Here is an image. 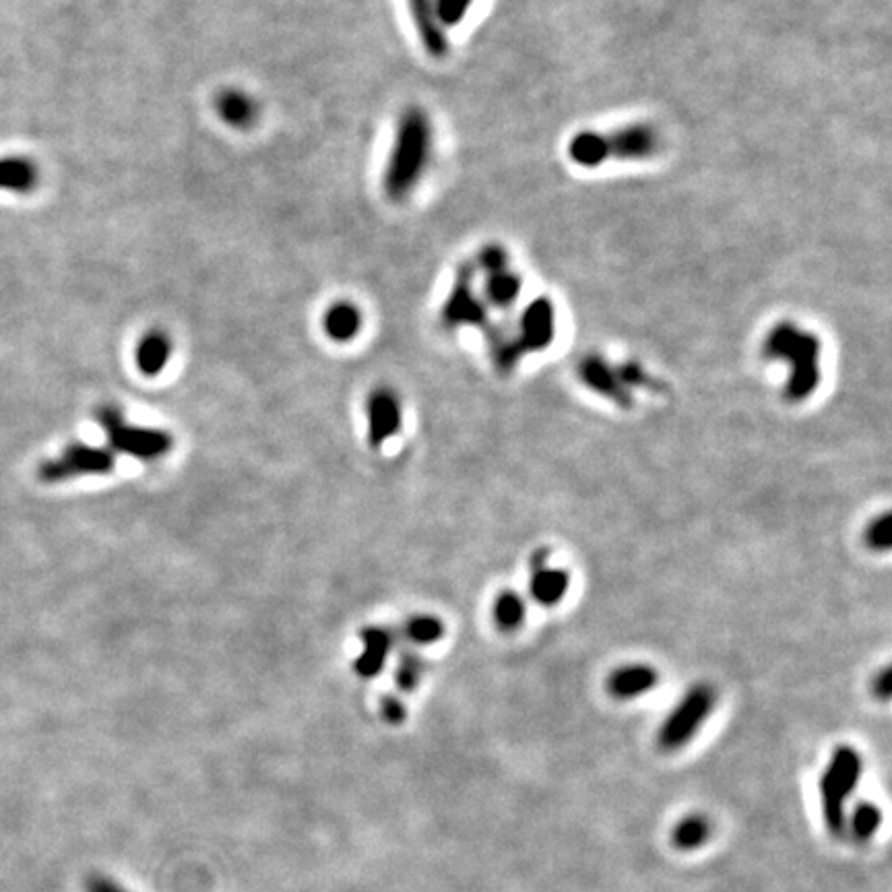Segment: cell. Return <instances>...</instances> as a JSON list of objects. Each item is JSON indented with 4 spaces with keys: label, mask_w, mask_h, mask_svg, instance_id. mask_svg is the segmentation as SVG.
<instances>
[{
    "label": "cell",
    "mask_w": 892,
    "mask_h": 892,
    "mask_svg": "<svg viewBox=\"0 0 892 892\" xmlns=\"http://www.w3.org/2000/svg\"><path fill=\"white\" fill-rule=\"evenodd\" d=\"M608 157L616 162H647L661 153V133L649 122H632L605 135Z\"/></svg>",
    "instance_id": "obj_8"
},
{
    "label": "cell",
    "mask_w": 892,
    "mask_h": 892,
    "mask_svg": "<svg viewBox=\"0 0 892 892\" xmlns=\"http://www.w3.org/2000/svg\"><path fill=\"white\" fill-rule=\"evenodd\" d=\"M215 112L223 124H228L234 131L252 129L259 120L261 108L259 102L240 87H226L215 95Z\"/></svg>",
    "instance_id": "obj_13"
},
{
    "label": "cell",
    "mask_w": 892,
    "mask_h": 892,
    "mask_svg": "<svg viewBox=\"0 0 892 892\" xmlns=\"http://www.w3.org/2000/svg\"><path fill=\"white\" fill-rule=\"evenodd\" d=\"M577 372H579V378L583 385L589 391L597 393L599 397L612 401L614 405H618L622 409H630L634 405L632 391L620 380L616 366L608 364L601 356H595V354L585 356L579 362Z\"/></svg>",
    "instance_id": "obj_10"
},
{
    "label": "cell",
    "mask_w": 892,
    "mask_h": 892,
    "mask_svg": "<svg viewBox=\"0 0 892 892\" xmlns=\"http://www.w3.org/2000/svg\"><path fill=\"white\" fill-rule=\"evenodd\" d=\"M172 352H174V343L168 333L159 331V329L147 331L139 339L137 352H135V362H137L139 372L149 378L159 376L166 370V366L172 358Z\"/></svg>",
    "instance_id": "obj_17"
},
{
    "label": "cell",
    "mask_w": 892,
    "mask_h": 892,
    "mask_svg": "<svg viewBox=\"0 0 892 892\" xmlns=\"http://www.w3.org/2000/svg\"><path fill=\"white\" fill-rule=\"evenodd\" d=\"M475 0H434L438 21L444 29H451L463 23Z\"/></svg>",
    "instance_id": "obj_30"
},
{
    "label": "cell",
    "mask_w": 892,
    "mask_h": 892,
    "mask_svg": "<svg viewBox=\"0 0 892 892\" xmlns=\"http://www.w3.org/2000/svg\"><path fill=\"white\" fill-rule=\"evenodd\" d=\"M426 663L418 653H403L395 667V684L401 692L416 690L424 678Z\"/></svg>",
    "instance_id": "obj_27"
},
{
    "label": "cell",
    "mask_w": 892,
    "mask_h": 892,
    "mask_svg": "<svg viewBox=\"0 0 892 892\" xmlns=\"http://www.w3.org/2000/svg\"><path fill=\"white\" fill-rule=\"evenodd\" d=\"M715 703L717 694L709 684H694L661 723L657 731V746L663 752H676L684 748L711 717Z\"/></svg>",
    "instance_id": "obj_4"
},
{
    "label": "cell",
    "mask_w": 892,
    "mask_h": 892,
    "mask_svg": "<svg viewBox=\"0 0 892 892\" xmlns=\"http://www.w3.org/2000/svg\"><path fill=\"white\" fill-rule=\"evenodd\" d=\"M527 616L525 599L517 591H500L492 603V620L502 632H515L523 626Z\"/></svg>",
    "instance_id": "obj_23"
},
{
    "label": "cell",
    "mask_w": 892,
    "mask_h": 892,
    "mask_svg": "<svg viewBox=\"0 0 892 892\" xmlns=\"http://www.w3.org/2000/svg\"><path fill=\"white\" fill-rule=\"evenodd\" d=\"M882 824V812L872 802H859L849 818L851 835L857 841H870Z\"/></svg>",
    "instance_id": "obj_26"
},
{
    "label": "cell",
    "mask_w": 892,
    "mask_h": 892,
    "mask_svg": "<svg viewBox=\"0 0 892 892\" xmlns=\"http://www.w3.org/2000/svg\"><path fill=\"white\" fill-rule=\"evenodd\" d=\"M659 684V674L653 665L628 663L616 667L608 676L605 688L616 700H634L649 694Z\"/></svg>",
    "instance_id": "obj_12"
},
{
    "label": "cell",
    "mask_w": 892,
    "mask_h": 892,
    "mask_svg": "<svg viewBox=\"0 0 892 892\" xmlns=\"http://www.w3.org/2000/svg\"><path fill=\"white\" fill-rule=\"evenodd\" d=\"M484 333H486V341L490 347L494 368L502 374L513 372L523 358V352L517 345L515 335L500 325H488V329Z\"/></svg>",
    "instance_id": "obj_22"
},
{
    "label": "cell",
    "mask_w": 892,
    "mask_h": 892,
    "mask_svg": "<svg viewBox=\"0 0 892 892\" xmlns=\"http://www.w3.org/2000/svg\"><path fill=\"white\" fill-rule=\"evenodd\" d=\"M360 639H362V651L356 657L354 669L360 678L372 680L385 669V663L395 645V636L387 628L368 626L362 630Z\"/></svg>",
    "instance_id": "obj_14"
},
{
    "label": "cell",
    "mask_w": 892,
    "mask_h": 892,
    "mask_svg": "<svg viewBox=\"0 0 892 892\" xmlns=\"http://www.w3.org/2000/svg\"><path fill=\"white\" fill-rule=\"evenodd\" d=\"M475 273L477 269L473 267V263H461L455 279H453V288L446 296L442 310H440V321L446 329L457 331V329H488L490 325V316H488V306L484 302V298L477 294L475 290Z\"/></svg>",
    "instance_id": "obj_5"
},
{
    "label": "cell",
    "mask_w": 892,
    "mask_h": 892,
    "mask_svg": "<svg viewBox=\"0 0 892 892\" xmlns=\"http://www.w3.org/2000/svg\"><path fill=\"white\" fill-rule=\"evenodd\" d=\"M822 343L818 335L806 331L791 321H781L762 341V356L773 362H787L789 376L785 382V399L802 403L810 399L820 387Z\"/></svg>",
    "instance_id": "obj_2"
},
{
    "label": "cell",
    "mask_w": 892,
    "mask_h": 892,
    "mask_svg": "<svg viewBox=\"0 0 892 892\" xmlns=\"http://www.w3.org/2000/svg\"><path fill=\"white\" fill-rule=\"evenodd\" d=\"M616 372L620 376V380L624 385L632 391L634 387L641 389H649V391H661V382L657 378H653L641 364L636 362H624L620 366H616Z\"/></svg>",
    "instance_id": "obj_29"
},
{
    "label": "cell",
    "mask_w": 892,
    "mask_h": 892,
    "mask_svg": "<svg viewBox=\"0 0 892 892\" xmlns=\"http://www.w3.org/2000/svg\"><path fill=\"white\" fill-rule=\"evenodd\" d=\"M711 837V822L703 814L682 818L672 831V845L680 851H694L703 847Z\"/></svg>",
    "instance_id": "obj_24"
},
{
    "label": "cell",
    "mask_w": 892,
    "mask_h": 892,
    "mask_svg": "<svg viewBox=\"0 0 892 892\" xmlns=\"http://www.w3.org/2000/svg\"><path fill=\"white\" fill-rule=\"evenodd\" d=\"M95 420L104 428L112 453L129 455L139 461H157L166 457L174 446V438L170 432L126 422L118 405L98 407Z\"/></svg>",
    "instance_id": "obj_3"
},
{
    "label": "cell",
    "mask_w": 892,
    "mask_h": 892,
    "mask_svg": "<svg viewBox=\"0 0 892 892\" xmlns=\"http://www.w3.org/2000/svg\"><path fill=\"white\" fill-rule=\"evenodd\" d=\"M432 151V118L420 106L405 108L397 120L385 174H382V190L389 201L403 203L416 193L430 168Z\"/></svg>",
    "instance_id": "obj_1"
},
{
    "label": "cell",
    "mask_w": 892,
    "mask_h": 892,
    "mask_svg": "<svg viewBox=\"0 0 892 892\" xmlns=\"http://www.w3.org/2000/svg\"><path fill=\"white\" fill-rule=\"evenodd\" d=\"M368 442L372 449H380L389 438L399 434L403 424V409L397 393L389 387H376L366 401Z\"/></svg>",
    "instance_id": "obj_9"
},
{
    "label": "cell",
    "mask_w": 892,
    "mask_h": 892,
    "mask_svg": "<svg viewBox=\"0 0 892 892\" xmlns=\"http://www.w3.org/2000/svg\"><path fill=\"white\" fill-rule=\"evenodd\" d=\"M515 339L523 356L550 349L556 339V306L548 296H539L525 306Z\"/></svg>",
    "instance_id": "obj_7"
},
{
    "label": "cell",
    "mask_w": 892,
    "mask_h": 892,
    "mask_svg": "<svg viewBox=\"0 0 892 892\" xmlns=\"http://www.w3.org/2000/svg\"><path fill=\"white\" fill-rule=\"evenodd\" d=\"M380 715L387 723L397 725V723H401L405 719L407 713H405V705L401 703V698H397L393 694H387L385 698L380 700Z\"/></svg>",
    "instance_id": "obj_31"
},
{
    "label": "cell",
    "mask_w": 892,
    "mask_h": 892,
    "mask_svg": "<svg viewBox=\"0 0 892 892\" xmlns=\"http://www.w3.org/2000/svg\"><path fill=\"white\" fill-rule=\"evenodd\" d=\"M407 7L426 54L432 58H444L449 54V36L438 21L434 0H407Z\"/></svg>",
    "instance_id": "obj_11"
},
{
    "label": "cell",
    "mask_w": 892,
    "mask_h": 892,
    "mask_svg": "<svg viewBox=\"0 0 892 892\" xmlns=\"http://www.w3.org/2000/svg\"><path fill=\"white\" fill-rule=\"evenodd\" d=\"M568 159L575 166L585 170L601 168L608 162V143H605V135L597 131H581L575 133L568 141L566 147Z\"/></svg>",
    "instance_id": "obj_20"
},
{
    "label": "cell",
    "mask_w": 892,
    "mask_h": 892,
    "mask_svg": "<svg viewBox=\"0 0 892 892\" xmlns=\"http://www.w3.org/2000/svg\"><path fill=\"white\" fill-rule=\"evenodd\" d=\"M568 589L570 575L566 570L548 566V560L531 564L529 595L541 608H554V605H558L566 597Z\"/></svg>",
    "instance_id": "obj_15"
},
{
    "label": "cell",
    "mask_w": 892,
    "mask_h": 892,
    "mask_svg": "<svg viewBox=\"0 0 892 892\" xmlns=\"http://www.w3.org/2000/svg\"><path fill=\"white\" fill-rule=\"evenodd\" d=\"M40 172L31 159L23 155L0 157V190L11 195H27L38 186Z\"/></svg>",
    "instance_id": "obj_19"
},
{
    "label": "cell",
    "mask_w": 892,
    "mask_h": 892,
    "mask_svg": "<svg viewBox=\"0 0 892 892\" xmlns=\"http://www.w3.org/2000/svg\"><path fill=\"white\" fill-rule=\"evenodd\" d=\"M364 316L354 302H335L325 310L323 331L335 343H347L360 335Z\"/></svg>",
    "instance_id": "obj_18"
},
{
    "label": "cell",
    "mask_w": 892,
    "mask_h": 892,
    "mask_svg": "<svg viewBox=\"0 0 892 892\" xmlns=\"http://www.w3.org/2000/svg\"><path fill=\"white\" fill-rule=\"evenodd\" d=\"M862 771H864L862 754H859L851 746L841 744L839 748H835L824 775L831 779L835 785H839L847 795H851L853 789L857 787L859 779H862Z\"/></svg>",
    "instance_id": "obj_21"
},
{
    "label": "cell",
    "mask_w": 892,
    "mask_h": 892,
    "mask_svg": "<svg viewBox=\"0 0 892 892\" xmlns=\"http://www.w3.org/2000/svg\"><path fill=\"white\" fill-rule=\"evenodd\" d=\"M523 292V279L511 267L504 265L484 273V302L498 310L513 308Z\"/></svg>",
    "instance_id": "obj_16"
},
{
    "label": "cell",
    "mask_w": 892,
    "mask_h": 892,
    "mask_svg": "<svg viewBox=\"0 0 892 892\" xmlns=\"http://www.w3.org/2000/svg\"><path fill=\"white\" fill-rule=\"evenodd\" d=\"M890 694H892L890 667H882L880 672L872 678V696L882 700V703H886V700L890 698Z\"/></svg>",
    "instance_id": "obj_32"
},
{
    "label": "cell",
    "mask_w": 892,
    "mask_h": 892,
    "mask_svg": "<svg viewBox=\"0 0 892 892\" xmlns=\"http://www.w3.org/2000/svg\"><path fill=\"white\" fill-rule=\"evenodd\" d=\"M114 469V455L110 449L73 442L56 459H48L40 465L38 475L42 482L60 484L73 477L104 475Z\"/></svg>",
    "instance_id": "obj_6"
},
{
    "label": "cell",
    "mask_w": 892,
    "mask_h": 892,
    "mask_svg": "<svg viewBox=\"0 0 892 892\" xmlns=\"http://www.w3.org/2000/svg\"><path fill=\"white\" fill-rule=\"evenodd\" d=\"M85 892H129V890L104 874H91L85 880Z\"/></svg>",
    "instance_id": "obj_33"
},
{
    "label": "cell",
    "mask_w": 892,
    "mask_h": 892,
    "mask_svg": "<svg viewBox=\"0 0 892 892\" xmlns=\"http://www.w3.org/2000/svg\"><path fill=\"white\" fill-rule=\"evenodd\" d=\"M403 634H405V639L409 643L420 645V647H428V645H436L442 639V636H444V624L436 616L420 614V616H413V618H409L405 622Z\"/></svg>",
    "instance_id": "obj_25"
},
{
    "label": "cell",
    "mask_w": 892,
    "mask_h": 892,
    "mask_svg": "<svg viewBox=\"0 0 892 892\" xmlns=\"http://www.w3.org/2000/svg\"><path fill=\"white\" fill-rule=\"evenodd\" d=\"M864 539L870 550L874 552H888L892 546V517L890 513H882L876 519H872L866 527Z\"/></svg>",
    "instance_id": "obj_28"
}]
</instances>
